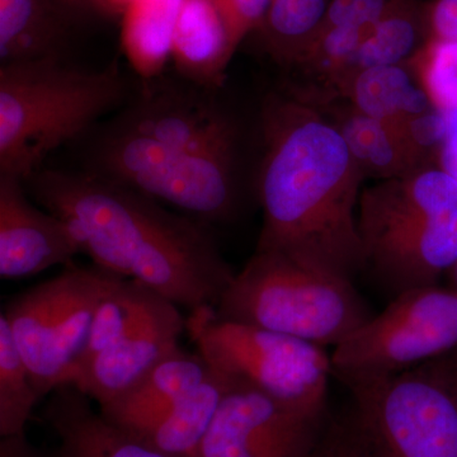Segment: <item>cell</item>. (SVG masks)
<instances>
[{
	"instance_id": "1",
	"label": "cell",
	"mask_w": 457,
	"mask_h": 457,
	"mask_svg": "<svg viewBox=\"0 0 457 457\" xmlns=\"http://www.w3.org/2000/svg\"><path fill=\"white\" fill-rule=\"evenodd\" d=\"M257 251L341 278L363 270L359 204L365 177L337 123L308 101L272 95L262 111Z\"/></svg>"
},
{
	"instance_id": "2",
	"label": "cell",
	"mask_w": 457,
	"mask_h": 457,
	"mask_svg": "<svg viewBox=\"0 0 457 457\" xmlns=\"http://www.w3.org/2000/svg\"><path fill=\"white\" fill-rule=\"evenodd\" d=\"M41 207L73 230L98 269L196 311L218 305L234 272L201 221L92 171L38 170L25 180Z\"/></svg>"
},
{
	"instance_id": "3",
	"label": "cell",
	"mask_w": 457,
	"mask_h": 457,
	"mask_svg": "<svg viewBox=\"0 0 457 457\" xmlns=\"http://www.w3.org/2000/svg\"><path fill=\"white\" fill-rule=\"evenodd\" d=\"M363 270L393 296L438 285L457 262V179L422 167L362 189Z\"/></svg>"
},
{
	"instance_id": "4",
	"label": "cell",
	"mask_w": 457,
	"mask_h": 457,
	"mask_svg": "<svg viewBox=\"0 0 457 457\" xmlns=\"http://www.w3.org/2000/svg\"><path fill=\"white\" fill-rule=\"evenodd\" d=\"M128 93L116 64L97 71L60 59L0 65V174L26 180Z\"/></svg>"
},
{
	"instance_id": "5",
	"label": "cell",
	"mask_w": 457,
	"mask_h": 457,
	"mask_svg": "<svg viewBox=\"0 0 457 457\" xmlns=\"http://www.w3.org/2000/svg\"><path fill=\"white\" fill-rule=\"evenodd\" d=\"M215 311L320 347H336L372 317L352 279L260 251L234 276Z\"/></svg>"
},
{
	"instance_id": "6",
	"label": "cell",
	"mask_w": 457,
	"mask_h": 457,
	"mask_svg": "<svg viewBox=\"0 0 457 457\" xmlns=\"http://www.w3.org/2000/svg\"><path fill=\"white\" fill-rule=\"evenodd\" d=\"M186 332L198 353L222 374L299 411L327 413L333 369L324 347L227 320L213 306L189 312Z\"/></svg>"
},
{
	"instance_id": "7",
	"label": "cell",
	"mask_w": 457,
	"mask_h": 457,
	"mask_svg": "<svg viewBox=\"0 0 457 457\" xmlns=\"http://www.w3.org/2000/svg\"><path fill=\"white\" fill-rule=\"evenodd\" d=\"M378 457H457V359L343 378Z\"/></svg>"
},
{
	"instance_id": "8",
	"label": "cell",
	"mask_w": 457,
	"mask_h": 457,
	"mask_svg": "<svg viewBox=\"0 0 457 457\" xmlns=\"http://www.w3.org/2000/svg\"><path fill=\"white\" fill-rule=\"evenodd\" d=\"M237 162L191 154L114 126L92 153V173L170 204L198 221L239 212Z\"/></svg>"
},
{
	"instance_id": "9",
	"label": "cell",
	"mask_w": 457,
	"mask_h": 457,
	"mask_svg": "<svg viewBox=\"0 0 457 457\" xmlns=\"http://www.w3.org/2000/svg\"><path fill=\"white\" fill-rule=\"evenodd\" d=\"M117 278L98 267L71 264L18 295L3 312L41 399L71 380L98 303Z\"/></svg>"
},
{
	"instance_id": "10",
	"label": "cell",
	"mask_w": 457,
	"mask_h": 457,
	"mask_svg": "<svg viewBox=\"0 0 457 457\" xmlns=\"http://www.w3.org/2000/svg\"><path fill=\"white\" fill-rule=\"evenodd\" d=\"M457 351V290L438 285L393 297L383 312L337 345L333 375L380 378L420 368Z\"/></svg>"
},
{
	"instance_id": "11",
	"label": "cell",
	"mask_w": 457,
	"mask_h": 457,
	"mask_svg": "<svg viewBox=\"0 0 457 457\" xmlns=\"http://www.w3.org/2000/svg\"><path fill=\"white\" fill-rule=\"evenodd\" d=\"M327 420L234 378L198 457H308Z\"/></svg>"
},
{
	"instance_id": "12",
	"label": "cell",
	"mask_w": 457,
	"mask_h": 457,
	"mask_svg": "<svg viewBox=\"0 0 457 457\" xmlns=\"http://www.w3.org/2000/svg\"><path fill=\"white\" fill-rule=\"evenodd\" d=\"M210 89L187 80H144L117 126L191 154L237 162L239 128Z\"/></svg>"
},
{
	"instance_id": "13",
	"label": "cell",
	"mask_w": 457,
	"mask_h": 457,
	"mask_svg": "<svg viewBox=\"0 0 457 457\" xmlns=\"http://www.w3.org/2000/svg\"><path fill=\"white\" fill-rule=\"evenodd\" d=\"M82 253L73 230L27 197L25 180L0 174V278L22 279Z\"/></svg>"
},
{
	"instance_id": "14",
	"label": "cell",
	"mask_w": 457,
	"mask_h": 457,
	"mask_svg": "<svg viewBox=\"0 0 457 457\" xmlns=\"http://www.w3.org/2000/svg\"><path fill=\"white\" fill-rule=\"evenodd\" d=\"M186 319L179 305L163 299L154 312L119 342L101 352L71 385L99 408L130 392L165 357L179 348Z\"/></svg>"
},
{
	"instance_id": "15",
	"label": "cell",
	"mask_w": 457,
	"mask_h": 457,
	"mask_svg": "<svg viewBox=\"0 0 457 457\" xmlns=\"http://www.w3.org/2000/svg\"><path fill=\"white\" fill-rule=\"evenodd\" d=\"M45 418L59 438L53 457H170L111 423L71 384L51 393Z\"/></svg>"
},
{
	"instance_id": "16",
	"label": "cell",
	"mask_w": 457,
	"mask_h": 457,
	"mask_svg": "<svg viewBox=\"0 0 457 457\" xmlns=\"http://www.w3.org/2000/svg\"><path fill=\"white\" fill-rule=\"evenodd\" d=\"M213 371L215 369L203 354L177 348L130 392L99 408V411L120 428L139 432L182 396L204 384Z\"/></svg>"
},
{
	"instance_id": "17",
	"label": "cell",
	"mask_w": 457,
	"mask_h": 457,
	"mask_svg": "<svg viewBox=\"0 0 457 457\" xmlns=\"http://www.w3.org/2000/svg\"><path fill=\"white\" fill-rule=\"evenodd\" d=\"M68 9L62 0H0V64L65 60Z\"/></svg>"
},
{
	"instance_id": "18",
	"label": "cell",
	"mask_w": 457,
	"mask_h": 457,
	"mask_svg": "<svg viewBox=\"0 0 457 457\" xmlns=\"http://www.w3.org/2000/svg\"><path fill=\"white\" fill-rule=\"evenodd\" d=\"M231 56L215 3L183 0L171 47V59L180 77L204 88H216Z\"/></svg>"
},
{
	"instance_id": "19",
	"label": "cell",
	"mask_w": 457,
	"mask_h": 457,
	"mask_svg": "<svg viewBox=\"0 0 457 457\" xmlns=\"http://www.w3.org/2000/svg\"><path fill=\"white\" fill-rule=\"evenodd\" d=\"M233 384V378L215 369L204 384L186 394L150 425L132 435L164 455L198 457L222 399Z\"/></svg>"
},
{
	"instance_id": "20",
	"label": "cell",
	"mask_w": 457,
	"mask_h": 457,
	"mask_svg": "<svg viewBox=\"0 0 457 457\" xmlns=\"http://www.w3.org/2000/svg\"><path fill=\"white\" fill-rule=\"evenodd\" d=\"M183 0H132L123 11L122 49L143 80L162 77L171 59Z\"/></svg>"
},
{
	"instance_id": "21",
	"label": "cell",
	"mask_w": 457,
	"mask_h": 457,
	"mask_svg": "<svg viewBox=\"0 0 457 457\" xmlns=\"http://www.w3.org/2000/svg\"><path fill=\"white\" fill-rule=\"evenodd\" d=\"M345 96L354 111L400 128L408 120L432 110L422 87L400 65L365 69L352 78Z\"/></svg>"
},
{
	"instance_id": "22",
	"label": "cell",
	"mask_w": 457,
	"mask_h": 457,
	"mask_svg": "<svg viewBox=\"0 0 457 457\" xmlns=\"http://www.w3.org/2000/svg\"><path fill=\"white\" fill-rule=\"evenodd\" d=\"M163 299L167 297L140 282L117 278L98 303L82 356L68 384L89 361L143 323Z\"/></svg>"
},
{
	"instance_id": "23",
	"label": "cell",
	"mask_w": 457,
	"mask_h": 457,
	"mask_svg": "<svg viewBox=\"0 0 457 457\" xmlns=\"http://www.w3.org/2000/svg\"><path fill=\"white\" fill-rule=\"evenodd\" d=\"M337 126L365 176L392 179L423 167L403 131L390 123L353 111Z\"/></svg>"
},
{
	"instance_id": "24",
	"label": "cell",
	"mask_w": 457,
	"mask_h": 457,
	"mask_svg": "<svg viewBox=\"0 0 457 457\" xmlns=\"http://www.w3.org/2000/svg\"><path fill=\"white\" fill-rule=\"evenodd\" d=\"M423 33H427L426 12L414 0H402L372 26L354 56V75L365 69L400 65L413 54Z\"/></svg>"
},
{
	"instance_id": "25",
	"label": "cell",
	"mask_w": 457,
	"mask_h": 457,
	"mask_svg": "<svg viewBox=\"0 0 457 457\" xmlns=\"http://www.w3.org/2000/svg\"><path fill=\"white\" fill-rule=\"evenodd\" d=\"M31 374L18 351L5 315H0V437L26 435L40 400Z\"/></svg>"
},
{
	"instance_id": "26",
	"label": "cell",
	"mask_w": 457,
	"mask_h": 457,
	"mask_svg": "<svg viewBox=\"0 0 457 457\" xmlns=\"http://www.w3.org/2000/svg\"><path fill=\"white\" fill-rule=\"evenodd\" d=\"M330 0H272L260 31L269 51L278 62L294 60L317 35Z\"/></svg>"
},
{
	"instance_id": "27",
	"label": "cell",
	"mask_w": 457,
	"mask_h": 457,
	"mask_svg": "<svg viewBox=\"0 0 457 457\" xmlns=\"http://www.w3.org/2000/svg\"><path fill=\"white\" fill-rule=\"evenodd\" d=\"M422 89L435 110H457V42L428 41L417 55Z\"/></svg>"
},
{
	"instance_id": "28",
	"label": "cell",
	"mask_w": 457,
	"mask_h": 457,
	"mask_svg": "<svg viewBox=\"0 0 457 457\" xmlns=\"http://www.w3.org/2000/svg\"><path fill=\"white\" fill-rule=\"evenodd\" d=\"M308 457H378L356 409L347 416L328 417Z\"/></svg>"
},
{
	"instance_id": "29",
	"label": "cell",
	"mask_w": 457,
	"mask_h": 457,
	"mask_svg": "<svg viewBox=\"0 0 457 457\" xmlns=\"http://www.w3.org/2000/svg\"><path fill=\"white\" fill-rule=\"evenodd\" d=\"M270 4L272 0H218L215 3L224 22L231 54L236 53L249 32L260 29Z\"/></svg>"
},
{
	"instance_id": "30",
	"label": "cell",
	"mask_w": 457,
	"mask_h": 457,
	"mask_svg": "<svg viewBox=\"0 0 457 457\" xmlns=\"http://www.w3.org/2000/svg\"><path fill=\"white\" fill-rule=\"evenodd\" d=\"M402 0H330L321 27L370 29Z\"/></svg>"
},
{
	"instance_id": "31",
	"label": "cell",
	"mask_w": 457,
	"mask_h": 457,
	"mask_svg": "<svg viewBox=\"0 0 457 457\" xmlns=\"http://www.w3.org/2000/svg\"><path fill=\"white\" fill-rule=\"evenodd\" d=\"M425 12L428 41L457 42V0H435Z\"/></svg>"
},
{
	"instance_id": "32",
	"label": "cell",
	"mask_w": 457,
	"mask_h": 457,
	"mask_svg": "<svg viewBox=\"0 0 457 457\" xmlns=\"http://www.w3.org/2000/svg\"><path fill=\"white\" fill-rule=\"evenodd\" d=\"M447 120V132L438 152L440 168L457 179V110L445 114Z\"/></svg>"
},
{
	"instance_id": "33",
	"label": "cell",
	"mask_w": 457,
	"mask_h": 457,
	"mask_svg": "<svg viewBox=\"0 0 457 457\" xmlns=\"http://www.w3.org/2000/svg\"><path fill=\"white\" fill-rule=\"evenodd\" d=\"M0 457H53L46 456L27 440L26 435L2 437Z\"/></svg>"
},
{
	"instance_id": "34",
	"label": "cell",
	"mask_w": 457,
	"mask_h": 457,
	"mask_svg": "<svg viewBox=\"0 0 457 457\" xmlns=\"http://www.w3.org/2000/svg\"><path fill=\"white\" fill-rule=\"evenodd\" d=\"M101 2L106 3L107 5H112V7L122 8L125 11L132 0H101Z\"/></svg>"
},
{
	"instance_id": "35",
	"label": "cell",
	"mask_w": 457,
	"mask_h": 457,
	"mask_svg": "<svg viewBox=\"0 0 457 457\" xmlns=\"http://www.w3.org/2000/svg\"><path fill=\"white\" fill-rule=\"evenodd\" d=\"M447 275L450 276L451 287L456 288L457 290V262L455 264H453V269L447 272Z\"/></svg>"
},
{
	"instance_id": "36",
	"label": "cell",
	"mask_w": 457,
	"mask_h": 457,
	"mask_svg": "<svg viewBox=\"0 0 457 457\" xmlns=\"http://www.w3.org/2000/svg\"><path fill=\"white\" fill-rule=\"evenodd\" d=\"M62 3H65L66 5H73L77 4L78 2H80V0H62Z\"/></svg>"
},
{
	"instance_id": "37",
	"label": "cell",
	"mask_w": 457,
	"mask_h": 457,
	"mask_svg": "<svg viewBox=\"0 0 457 457\" xmlns=\"http://www.w3.org/2000/svg\"><path fill=\"white\" fill-rule=\"evenodd\" d=\"M212 2H213V3H216V2H218V0H212Z\"/></svg>"
},
{
	"instance_id": "38",
	"label": "cell",
	"mask_w": 457,
	"mask_h": 457,
	"mask_svg": "<svg viewBox=\"0 0 457 457\" xmlns=\"http://www.w3.org/2000/svg\"><path fill=\"white\" fill-rule=\"evenodd\" d=\"M455 354H456V359H457V351L455 352Z\"/></svg>"
}]
</instances>
